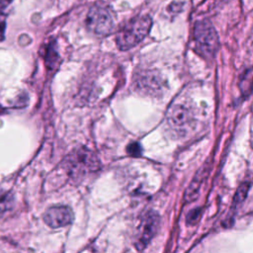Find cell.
I'll return each mask as SVG.
<instances>
[{
  "label": "cell",
  "mask_w": 253,
  "mask_h": 253,
  "mask_svg": "<svg viewBox=\"0 0 253 253\" xmlns=\"http://www.w3.org/2000/svg\"><path fill=\"white\" fill-rule=\"evenodd\" d=\"M67 175L73 181H80L100 168L97 156L86 147H79L71 151L63 163Z\"/></svg>",
  "instance_id": "6da1fadb"
},
{
  "label": "cell",
  "mask_w": 253,
  "mask_h": 253,
  "mask_svg": "<svg viewBox=\"0 0 253 253\" xmlns=\"http://www.w3.org/2000/svg\"><path fill=\"white\" fill-rule=\"evenodd\" d=\"M152 25L148 15H140L129 20L117 34L116 42L121 50H127L138 44L149 33Z\"/></svg>",
  "instance_id": "7a4b0ae2"
},
{
  "label": "cell",
  "mask_w": 253,
  "mask_h": 253,
  "mask_svg": "<svg viewBox=\"0 0 253 253\" xmlns=\"http://www.w3.org/2000/svg\"><path fill=\"white\" fill-rule=\"evenodd\" d=\"M166 123L170 134L176 137L185 136L196 126L194 109L186 103H175L168 110Z\"/></svg>",
  "instance_id": "3957f363"
},
{
  "label": "cell",
  "mask_w": 253,
  "mask_h": 253,
  "mask_svg": "<svg viewBox=\"0 0 253 253\" xmlns=\"http://www.w3.org/2000/svg\"><path fill=\"white\" fill-rule=\"evenodd\" d=\"M195 48L204 57H212L218 49V36L208 20H202L196 23L194 28Z\"/></svg>",
  "instance_id": "277c9868"
},
{
  "label": "cell",
  "mask_w": 253,
  "mask_h": 253,
  "mask_svg": "<svg viewBox=\"0 0 253 253\" xmlns=\"http://www.w3.org/2000/svg\"><path fill=\"white\" fill-rule=\"evenodd\" d=\"M159 227V215L153 211L143 213L134 230V246L137 250L144 249L154 237Z\"/></svg>",
  "instance_id": "5b68a950"
},
{
  "label": "cell",
  "mask_w": 253,
  "mask_h": 253,
  "mask_svg": "<svg viewBox=\"0 0 253 253\" xmlns=\"http://www.w3.org/2000/svg\"><path fill=\"white\" fill-rule=\"evenodd\" d=\"M86 26L97 36H107L114 29V21L110 12L100 6H93L86 17Z\"/></svg>",
  "instance_id": "8992f818"
},
{
  "label": "cell",
  "mask_w": 253,
  "mask_h": 253,
  "mask_svg": "<svg viewBox=\"0 0 253 253\" xmlns=\"http://www.w3.org/2000/svg\"><path fill=\"white\" fill-rule=\"evenodd\" d=\"M133 85L137 92L146 95H157L161 93L163 84L161 77L152 70H141L136 73Z\"/></svg>",
  "instance_id": "52a82bcc"
},
{
  "label": "cell",
  "mask_w": 253,
  "mask_h": 253,
  "mask_svg": "<svg viewBox=\"0 0 253 253\" xmlns=\"http://www.w3.org/2000/svg\"><path fill=\"white\" fill-rule=\"evenodd\" d=\"M43 220L51 228L63 227L72 222L73 212L68 206H53L46 210Z\"/></svg>",
  "instance_id": "ba28073f"
},
{
  "label": "cell",
  "mask_w": 253,
  "mask_h": 253,
  "mask_svg": "<svg viewBox=\"0 0 253 253\" xmlns=\"http://www.w3.org/2000/svg\"><path fill=\"white\" fill-rule=\"evenodd\" d=\"M14 205V197L10 191L0 189V218L6 214Z\"/></svg>",
  "instance_id": "9c48e42d"
},
{
  "label": "cell",
  "mask_w": 253,
  "mask_h": 253,
  "mask_svg": "<svg viewBox=\"0 0 253 253\" xmlns=\"http://www.w3.org/2000/svg\"><path fill=\"white\" fill-rule=\"evenodd\" d=\"M45 57H46V62L48 65L50 64H55L56 60L58 58V54L56 52L55 46H54V42H51L48 43L47 47H46V52H45Z\"/></svg>",
  "instance_id": "30bf717a"
},
{
  "label": "cell",
  "mask_w": 253,
  "mask_h": 253,
  "mask_svg": "<svg viewBox=\"0 0 253 253\" xmlns=\"http://www.w3.org/2000/svg\"><path fill=\"white\" fill-rule=\"evenodd\" d=\"M126 149H127V153L129 155H131V156H138V155H140V146L136 142H132V143L128 144Z\"/></svg>",
  "instance_id": "8fae6325"
},
{
  "label": "cell",
  "mask_w": 253,
  "mask_h": 253,
  "mask_svg": "<svg viewBox=\"0 0 253 253\" xmlns=\"http://www.w3.org/2000/svg\"><path fill=\"white\" fill-rule=\"evenodd\" d=\"M14 0H0V14L7 16V9Z\"/></svg>",
  "instance_id": "7c38bea8"
},
{
  "label": "cell",
  "mask_w": 253,
  "mask_h": 253,
  "mask_svg": "<svg viewBox=\"0 0 253 253\" xmlns=\"http://www.w3.org/2000/svg\"><path fill=\"white\" fill-rule=\"evenodd\" d=\"M6 18L5 15H0V41L4 40L5 29H6Z\"/></svg>",
  "instance_id": "4fadbf2b"
},
{
  "label": "cell",
  "mask_w": 253,
  "mask_h": 253,
  "mask_svg": "<svg viewBox=\"0 0 253 253\" xmlns=\"http://www.w3.org/2000/svg\"><path fill=\"white\" fill-rule=\"evenodd\" d=\"M200 216V210H195V211H192L189 214H188V222L189 223H195L198 218Z\"/></svg>",
  "instance_id": "5bb4252c"
},
{
  "label": "cell",
  "mask_w": 253,
  "mask_h": 253,
  "mask_svg": "<svg viewBox=\"0 0 253 253\" xmlns=\"http://www.w3.org/2000/svg\"><path fill=\"white\" fill-rule=\"evenodd\" d=\"M251 87H252V90H253V82H252V86Z\"/></svg>",
  "instance_id": "9a60e30c"
}]
</instances>
